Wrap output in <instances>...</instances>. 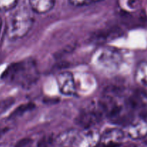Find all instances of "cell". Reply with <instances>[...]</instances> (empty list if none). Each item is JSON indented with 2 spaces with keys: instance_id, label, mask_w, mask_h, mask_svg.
Segmentation results:
<instances>
[{
  "instance_id": "7c38bea8",
  "label": "cell",
  "mask_w": 147,
  "mask_h": 147,
  "mask_svg": "<svg viewBox=\"0 0 147 147\" xmlns=\"http://www.w3.org/2000/svg\"><path fill=\"white\" fill-rule=\"evenodd\" d=\"M20 0H0V11H8L17 7Z\"/></svg>"
},
{
  "instance_id": "5bb4252c",
  "label": "cell",
  "mask_w": 147,
  "mask_h": 147,
  "mask_svg": "<svg viewBox=\"0 0 147 147\" xmlns=\"http://www.w3.org/2000/svg\"><path fill=\"white\" fill-rule=\"evenodd\" d=\"M68 1L70 4L75 7H83V6H87L93 4V3L99 2L103 0H68Z\"/></svg>"
},
{
  "instance_id": "4fadbf2b",
  "label": "cell",
  "mask_w": 147,
  "mask_h": 147,
  "mask_svg": "<svg viewBox=\"0 0 147 147\" xmlns=\"http://www.w3.org/2000/svg\"><path fill=\"white\" fill-rule=\"evenodd\" d=\"M14 102H15V100L13 98H7L0 100V115L11 108L14 105Z\"/></svg>"
},
{
  "instance_id": "277c9868",
  "label": "cell",
  "mask_w": 147,
  "mask_h": 147,
  "mask_svg": "<svg viewBox=\"0 0 147 147\" xmlns=\"http://www.w3.org/2000/svg\"><path fill=\"white\" fill-rule=\"evenodd\" d=\"M104 116L98 106L94 109H88L80 112L76 119V123L83 129H90L97 124Z\"/></svg>"
},
{
  "instance_id": "7a4b0ae2",
  "label": "cell",
  "mask_w": 147,
  "mask_h": 147,
  "mask_svg": "<svg viewBox=\"0 0 147 147\" xmlns=\"http://www.w3.org/2000/svg\"><path fill=\"white\" fill-rule=\"evenodd\" d=\"M33 24L32 10L27 6H21L9 16L7 24V37L11 40L22 38L28 34Z\"/></svg>"
},
{
  "instance_id": "9a60e30c",
  "label": "cell",
  "mask_w": 147,
  "mask_h": 147,
  "mask_svg": "<svg viewBox=\"0 0 147 147\" xmlns=\"http://www.w3.org/2000/svg\"><path fill=\"white\" fill-rule=\"evenodd\" d=\"M32 142V139H24L18 142L15 147H27Z\"/></svg>"
},
{
  "instance_id": "ba28073f",
  "label": "cell",
  "mask_w": 147,
  "mask_h": 147,
  "mask_svg": "<svg viewBox=\"0 0 147 147\" xmlns=\"http://www.w3.org/2000/svg\"><path fill=\"white\" fill-rule=\"evenodd\" d=\"M127 134L132 139H140L147 136V122L142 120L131 123L128 127Z\"/></svg>"
},
{
  "instance_id": "8fae6325",
  "label": "cell",
  "mask_w": 147,
  "mask_h": 147,
  "mask_svg": "<svg viewBox=\"0 0 147 147\" xmlns=\"http://www.w3.org/2000/svg\"><path fill=\"white\" fill-rule=\"evenodd\" d=\"M34 108V104L32 103H24V104L20 105V106L17 108L16 110H14L12 112L11 115L10 116V118H17L18 116H21L22 115H23L24 113H25L26 112H28L32 110Z\"/></svg>"
},
{
  "instance_id": "2e32d148",
  "label": "cell",
  "mask_w": 147,
  "mask_h": 147,
  "mask_svg": "<svg viewBox=\"0 0 147 147\" xmlns=\"http://www.w3.org/2000/svg\"><path fill=\"white\" fill-rule=\"evenodd\" d=\"M7 131H8V128L1 127V126H0V137L2 136L6 132H7Z\"/></svg>"
},
{
  "instance_id": "5b68a950",
  "label": "cell",
  "mask_w": 147,
  "mask_h": 147,
  "mask_svg": "<svg viewBox=\"0 0 147 147\" xmlns=\"http://www.w3.org/2000/svg\"><path fill=\"white\" fill-rule=\"evenodd\" d=\"M57 86L60 92L64 96H74L76 93V86L74 77L71 73L61 72L56 76Z\"/></svg>"
},
{
  "instance_id": "52a82bcc",
  "label": "cell",
  "mask_w": 147,
  "mask_h": 147,
  "mask_svg": "<svg viewBox=\"0 0 147 147\" xmlns=\"http://www.w3.org/2000/svg\"><path fill=\"white\" fill-rule=\"evenodd\" d=\"M124 138V133L121 129L117 128L106 129L103 134L100 136V141L106 145L116 144L119 145V143Z\"/></svg>"
},
{
  "instance_id": "3957f363",
  "label": "cell",
  "mask_w": 147,
  "mask_h": 147,
  "mask_svg": "<svg viewBox=\"0 0 147 147\" xmlns=\"http://www.w3.org/2000/svg\"><path fill=\"white\" fill-rule=\"evenodd\" d=\"M100 141L98 131L93 128L76 131L72 140V147H95Z\"/></svg>"
},
{
  "instance_id": "ac0fdd59",
  "label": "cell",
  "mask_w": 147,
  "mask_h": 147,
  "mask_svg": "<svg viewBox=\"0 0 147 147\" xmlns=\"http://www.w3.org/2000/svg\"><path fill=\"white\" fill-rule=\"evenodd\" d=\"M2 25H3L2 19H1V17H0V34H1V29H2Z\"/></svg>"
},
{
  "instance_id": "9c48e42d",
  "label": "cell",
  "mask_w": 147,
  "mask_h": 147,
  "mask_svg": "<svg viewBox=\"0 0 147 147\" xmlns=\"http://www.w3.org/2000/svg\"><path fill=\"white\" fill-rule=\"evenodd\" d=\"M29 6L34 12L45 14L53 9L56 0H28Z\"/></svg>"
},
{
  "instance_id": "6da1fadb",
  "label": "cell",
  "mask_w": 147,
  "mask_h": 147,
  "mask_svg": "<svg viewBox=\"0 0 147 147\" xmlns=\"http://www.w3.org/2000/svg\"><path fill=\"white\" fill-rule=\"evenodd\" d=\"M39 78L40 72L37 63L31 57L9 65L1 76L4 81L23 88L32 86Z\"/></svg>"
},
{
  "instance_id": "30bf717a",
  "label": "cell",
  "mask_w": 147,
  "mask_h": 147,
  "mask_svg": "<svg viewBox=\"0 0 147 147\" xmlns=\"http://www.w3.org/2000/svg\"><path fill=\"white\" fill-rule=\"evenodd\" d=\"M135 80L142 87L147 89V61L141 62L135 71Z\"/></svg>"
},
{
  "instance_id": "e0dca14e",
  "label": "cell",
  "mask_w": 147,
  "mask_h": 147,
  "mask_svg": "<svg viewBox=\"0 0 147 147\" xmlns=\"http://www.w3.org/2000/svg\"><path fill=\"white\" fill-rule=\"evenodd\" d=\"M141 117H142V119L146 121L147 122V111H145L142 112V114H141Z\"/></svg>"
},
{
  "instance_id": "8992f818",
  "label": "cell",
  "mask_w": 147,
  "mask_h": 147,
  "mask_svg": "<svg viewBox=\"0 0 147 147\" xmlns=\"http://www.w3.org/2000/svg\"><path fill=\"white\" fill-rule=\"evenodd\" d=\"M98 57V62L102 66L108 69H114L119 66L121 62V55L114 50L106 49L102 50Z\"/></svg>"
}]
</instances>
